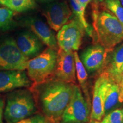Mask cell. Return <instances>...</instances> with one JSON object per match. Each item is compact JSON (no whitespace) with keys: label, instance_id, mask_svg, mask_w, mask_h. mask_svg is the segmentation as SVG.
Segmentation results:
<instances>
[{"label":"cell","instance_id":"obj_1","mask_svg":"<svg viewBox=\"0 0 123 123\" xmlns=\"http://www.w3.org/2000/svg\"><path fill=\"white\" fill-rule=\"evenodd\" d=\"M74 88V84L53 78L41 84L34 85V96L43 115L55 123H60L73 95Z\"/></svg>","mask_w":123,"mask_h":123},{"label":"cell","instance_id":"obj_2","mask_svg":"<svg viewBox=\"0 0 123 123\" xmlns=\"http://www.w3.org/2000/svg\"><path fill=\"white\" fill-rule=\"evenodd\" d=\"M92 7L93 44H100L108 53L123 41V27L106 8L101 9V6Z\"/></svg>","mask_w":123,"mask_h":123},{"label":"cell","instance_id":"obj_3","mask_svg":"<svg viewBox=\"0 0 123 123\" xmlns=\"http://www.w3.org/2000/svg\"><path fill=\"white\" fill-rule=\"evenodd\" d=\"M37 111L33 93L19 88L12 91L7 95L4 116L7 123H15L32 116Z\"/></svg>","mask_w":123,"mask_h":123},{"label":"cell","instance_id":"obj_4","mask_svg":"<svg viewBox=\"0 0 123 123\" xmlns=\"http://www.w3.org/2000/svg\"><path fill=\"white\" fill-rule=\"evenodd\" d=\"M57 51L49 48L27 62V76L34 85L41 84L54 78Z\"/></svg>","mask_w":123,"mask_h":123},{"label":"cell","instance_id":"obj_5","mask_svg":"<svg viewBox=\"0 0 123 123\" xmlns=\"http://www.w3.org/2000/svg\"><path fill=\"white\" fill-rule=\"evenodd\" d=\"M90 115L91 109L80 87L75 84L73 95L64 111L60 123H67L71 121L88 123Z\"/></svg>","mask_w":123,"mask_h":123},{"label":"cell","instance_id":"obj_6","mask_svg":"<svg viewBox=\"0 0 123 123\" xmlns=\"http://www.w3.org/2000/svg\"><path fill=\"white\" fill-rule=\"evenodd\" d=\"M29 59L25 55L12 39L0 44V71H24Z\"/></svg>","mask_w":123,"mask_h":123},{"label":"cell","instance_id":"obj_7","mask_svg":"<svg viewBox=\"0 0 123 123\" xmlns=\"http://www.w3.org/2000/svg\"><path fill=\"white\" fill-rule=\"evenodd\" d=\"M84 29L76 18L67 22L58 31L56 40L58 47L65 51H77L80 47Z\"/></svg>","mask_w":123,"mask_h":123},{"label":"cell","instance_id":"obj_8","mask_svg":"<svg viewBox=\"0 0 123 123\" xmlns=\"http://www.w3.org/2000/svg\"><path fill=\"white\" fill-rule=\"evenodd\" d=\"M54 78L67 83H76L74 51L58 49Z\"/></svg>","mask_w":123,"mask_h":123},{"label":"cell","instance_id":"obj_9","mask_svg":"<svg viewBox=\"0 0 123 123\" xmlns=\"http://www.w3.org/2000/svg\"><path fill=\"white\" fill-rule=\"evenodd\" d=\"M110 79L107 74L100 73L95 81L90 121H100L105 115L104 104Z\"/></svg>","mask_w":123,"mask_h":123},{"label":"cell","instance_id":"obj_10","mask_svg":"<svg viewBox=\"0 0 123 123\" xmlns=\"http://www.w3.org/2000/svg\"><path fill=\"white\" fill-rule=\"evenodd\" d=\"M100 73L106 74L111 81L119 84L123 75V42L107 53Z\"/></svg>","mask_w":123,"mask_h":123},{"label":"cell","instance_id":"obj_11","mask_svg":"<svg viewBox=\"0 0 123 123\" xmlns=\"http://www.w3.org/2000/svg\"><path fill=\"white\" fill-rule=\"evenodd\" d=\"M72 11L66 1L51 3L47 6L43 15L51 29L58 31L68 22Z\"/></svg>","mask_w":123,"mask_h":123},{"label":"cell","instance_id":"obj_12","mask_svg":"<svg viewBox=\"0 0 123 123\" xmlns=\"http://www.w3.org/2000/svg\"><path fill=\"white\" fill-rule=\"evenodd\" d=\"M31 80L24 71H0V92L29 87Z\"/></svg>","mask_w":123,"mask_h":123},{"label":"cell","instance_id":"obj_13","mask_svg":"<svg viewBox=\"0 0 123 123\" xmlns=\"http://www.w3.org/2000/svg\"><path fill=\"white\" fill-rule=\"evenodd\" d=\"M107 53L100 44L95 43L81 53L80 59L86 70L90 72L100 71L105 63Z\"/></svg>","mask_w":123,"mask_h":123},{"label":"cell","instance_id":"obj_14","mask_svg":"<svg viewBox=\"0 0 123 123\" xmlns=\"http://www.w3.org/2000/svg\"><path fill=\"white\" fill-rule=\"evenodd\" d=\"M26 24L33 33L49 48L58 51L57 40L50 26L38 18H30Z\"/></svg>","mask_w":123,"mask_h":123},{"label":"cell","instance_id":"obj_15","mask_svg":"<svg viewBox=\"0 0 123 123\" xmlns=\"http://www.w3.org/2000/svg\"><path fill=\"white\" fill-rule=\"evenodd\" d=\"M15 42L21 51L29 59L39 55L43 48L42 41L30 32L21 34Z\"/></svg>","mask_w":123,"mask_h":123},{"label":"cell","instance_id":"obj_16","mask_svg":"<svg viewBox=\"0 0 123 123\" xmlns=\"http://www.w3.org/2000/svg\"><path fill=\"white\" fill-rule=\"evenodd\" d=\"M74 58L76 74L78 81H79V87L81 89L83 94H84V97L88 104V107H90L91 111V101L90 95L89 93L88 84H87L88 74H87L86 68L81 62L76 51H74Z\"/></svg>","mask_w":123,"mask_h":123},{"label":"cell","instance_id":"obj_17","mask_svg":"<svg viewBox=\"0 0 123 123\" xmlns=\"http://www.w3.org/2000/svg\"><path fill=\"white\" fill-rule=\"evenodd\" d=\"M118 102H119V84L110 81L106 91L104 100V110L105 115L109 113L111 110L116 105Z\"/></svg>","mask_w":123,"mask_h":123},{"label":"cell","instance_id":"obj_18","mask_svg":"<svg viewBox=\"0 0 123 123\" xmlns=\"http://www.w3.org/2000/svg\"><path fill=\"white\" fill-rule=\"evenodd\" d=\"M0 4L16 12H25L36 7L34 0H0Z\"/></svg>","mask_w":123,"mask_h":123},{"label":"cell","instance_id":"obj_19","mask_svg":"<svg viewBox=\"0 0 123 123\" xmlns=\"http://www.w3.org/2000/svg\"><path fill=\"white\" fill-rule=\"evenodd\" d=\"M71 6L73 13L75 15V18L81 23L83 26L84 30L90 37L92 36L93 32V27L87 22L85 17L86 8L81 5L78 0H70Z\"/></svg>","mask_w":123,"mask_h":123},{"label":"cell","instance_id":"obj_20","mask_svg":"<svg viewBox=\"0 0 123 123\" xmlns=\"http://www.w3.org/2000/svg\"><path fill=\"white\" fill-rule=\"evenodd\" d=\"M103 5L116 17L123 27V7L119 0H104Z\"/></svg>","mask_w":123,"mask_h":123},{"label":"cell","instance_id":"obj_21","mask_svg":"<svg viewBox=\"0 0 123 123\" xmlns=\"http://www.w3.org/2000/svg\"><path fill=\"white\" fill-rule=\"evenodd\" d=\"M98 123H123V108L110 112Z\"/></svg>","mask_w":123,"mask_h":123},{"label":"cell","instance_id":"obj_22","mask_svg":"<svg viewBox=\"0 0 123 123\" xmlns=\"http://www.w3.org/2000/svg\"><path fill=\"white\" fill-rule=\"evenodd\" d=\"M13 12L7 7H0V28H6L12 22Z\"/></svg>","mask_w":123,"mask_h":123},{"label":"cell","instance_id":"obj_23","mask_svg":"<svg viewBox=\"0 0 123 123\" xmlns=\"http://www.w3.org/2000/svg\"><path fill=\"white\" fill-rule=\"evenodd\" d=\"M12 123H55L42 113L32 115L29 117Z\"/></svg>","mask_w":123,"mask_h":123},{"label":"cell","instance_id":"obj_24","mask_svg":"<svg viewBox=\"0 0 123 123\" xmlns=\"http://www.w3.org/2000/svg\"><path fill=\"white\" fill-rule=\"evenodd\" d=\"M4 112V101L0 96V123H3V116Z\"/></svg>","mask_w":123,"mask_h":123},{"label":"cell","instance_id":"obj_25","mask_svg":"<svg viewBox=\"0 0 123 123\" xmlns=\"http://www.w3.org/2000/svg\"><path fill=\"white\" fill-rule=\"evenodd\" d=\"M119 102H123V75L121 81L119 84Z\"/></svg>","mask_w":123,"mask_h":123},{"label":"cell","instance_id":"obj_26","mask_svg":"<svg viewBox=\"0 0 123 123\" xmlns=\"http://www.w3.org/2000/svg\"><path fill=\"white\" fill-rule=\"evenodd\" d=\"M92 6L98 7L103 4L104 0H92Z\"/></svg>","mask_w":123,"mask_h":123},{"label":"cell","instance_id":"obj_27","mask_svg":"<svg viewBox=\"0 0 123 123\" xmlns=\"http://www.w3.org/2000/svg\"><path fill=\"white\" fill-rule=\"evenodd\" d=\"M81 5L86 8L87 6L92 2V0H78Z\"/></svg>","mask_w":123,"mask_h":123},{"label":"cell","instance_id":"obj_28","mask_svg":"<svg viewBox=\"0 0 123 123\" xmlns=\"http://www.w3.org/2000/svg\"><path fill=\"white\" fill-rule=\"evenodd\" d=\"M38 1L41 2H52L57 0H38Z\"/></svg>","mask_w":123,"mask_h":123},{"label":"cell","instance_id":"obj_29","mask_svg":"<svg viewBox=\"0 0 123 123\" xmlns=\"http://www.w3.org/2000/svg\"><path fill=\"white\" fill-rule=\"evenodd\" d=\"M67 123H81V122H73V121H71V122H68Z\"/></svg>","mask_w":123,"mask_h":123},{"label":"cell","instance_id":"obj_30","mask_svg":"<svg viewBox=\"0 0 123 123\" xmlns=\"http://www.w3.org/2000/svg\"><path fill=\"white\" fill-rule=\"evenodd\" d=\"M120 2L121 5H122V6L123 7V0H119Z\"/></svg>","mask_w":123,"mask_h":123}]
</instances>
